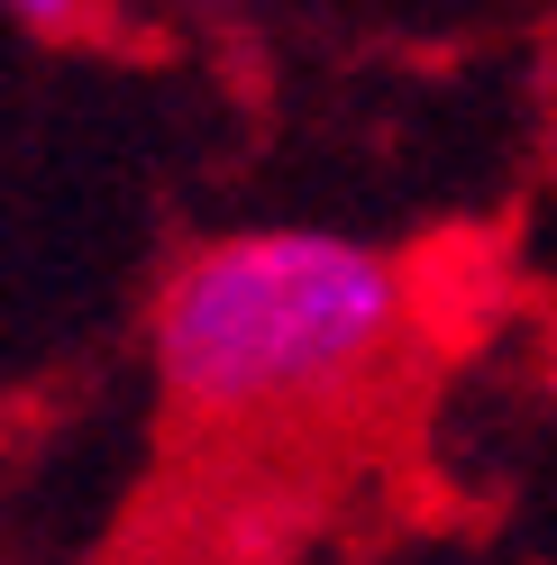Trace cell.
I'll list each match as a JSON object with an SVG mask.
<instances>
[{
  "label": "cell",
  "mask_w": 557,
  "mask_h": 565,
  "mask_svg": "<svg viewBox=\"0 0 557 565\" xmlns=\"http://www.w3.org/2000/svg\"><path fill=\"white\" fill-rule=\"evenodd\" d=\"M411 320V282L347 228H238L156 292V374L201 419H274L347 393Z\"/></svg>",
  "instance_id": "cell-1"
},
{
  "label": "cell",
  "mask_w": 557,
  "mask_h": 565,
  "mask_svg": "<svg viewBox=\"0 0 557 565\" xmlns=\"http://www.w3.org/2000/svg\"><path fill=\"white\" fill-rule=\"evenodd\" d=\"M19 28H38V38H55V28H74V19H92V0H0Z\"/></svg>",
  "instance_id": "cell-2"
}]
</instances>
